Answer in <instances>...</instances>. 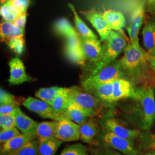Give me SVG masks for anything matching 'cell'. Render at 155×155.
Returning a JSON list of instances; mask_svg holds the SVG:
<instances>
[{"label":"cell","instance_id":"6da1fadb","mask_svg":"<svg viewBox=\"0 0 155 155\" xmlns=\"http://www.w3.org/2000/svg\"><path fill=\"white\" fill-rule=\"evenodd\" d=\"M120 62L123 71L134 86L155 88V72L146 59L145 51L141 46L127 45Z\"/></svg>","mask_w":155,"mask_h":155},{"label":"cell","instance_id":"7a4b0ae2","mask_svg":"<svg viewBox=\"0 0 155 155\" xmlns=\"http://www.w3.org/2000/svg\"><path fill=\"white\" fill-rule=\"evenodd\" d=\"M106 41L104 52L100 61L86 67L88 72H90L89 76L97 74L103 68L115 61L117 56L127 46L124 36L113 30H111Z\"/></svg>","mask_w":155,"mask_h":155},{"label":"cell","instance_id":"3957f363","mask_svg":"<svg viewBox=\"0 0 155 155\" xmlns=\"http://www.w3.org/2000/svg\"><path fill=\"white\" fill-rule=\"evenodd\" d=\"M139 102V124L144 130L150 129L155 121V94L154 88L139 87L136 88Z\"/></svg>","mask_w":155,"mask_h":155},{"label":"cell","instance_id":"277c9868","mask_svg":"<svg viewBox=\"0 0 155 155\" xmlns=\"http://www.w3.org/2000/svg\"><path fill=\"white\" fill-rule=\"evenodd\" d=\"M124 74L120 61H113L97 74L86 78L81 83L82 86L86 90L97 84L113 82L118 78H122Z\"/></svg>","mask_w":155,"mask_h":155},{"label":"cell","instance_id":"5b68a950","mask_svg":"<svg viewBox=\"0 0 155 155\" xmlns=\"http://www.w3.org/2000/svg\"><path fill=\"white\" fill-rule=\"evenodd\" d=\"M101 139L106 147L116 150L124 155H138L133 141L123 139L105 130L101 135Z\"/></svg>","mask_w":155,"mask_h":155},{"label":"cell","instance_id":"8992f818","mask_svg":"<svg viewBox=\"0 0 155 155\" xmlns=\"http://www.w3.org/2000/svg\"><path fill=\"white\" fill-rule=\"evenodd\" d=\"M69 97L70 102L77 104L89 110L98 113L101 106L102 101L93 94H90L77 86L69 88Z\"/></svg>","mask_w":155,"mask_h":155},{"label":"cell","instance_id":"52a82bcc","mask_svg":"<svg viewBox=\"0 0 155 155\" xmlns=\"http://www.w3.org/2000/svg\"><path fill=\"white\" fill-rule=\"evenodd\" d=\"M22 105L29 110L37 113L44 118H50L56 121H61L67 118L65 115L57 113L52 106L45 102V101L32 97H29L24 100L22 102Z\"/></svg>","mask_w":155,"mask_h":155},{"label":"cell","instance_id":"ba28073f","mask_svg":"<svg viewBox=\"0 0 155 155\" xmlns=\"http://www.w3.org/2000/svg\"><path fill=\"white\" fill-rule=\"evenodd\" d=\"M145 16V2L142 1L134 9L129 27H127L130 43L134 46H140L139 35L143 25Z\"/></svg>","mask_w":155,"mask_h":155},{"label":"cell","instance_id":"9c48e42d","mask_svg":"<svg viewBox=\"0 0 155 155\" xmlns=\"http://www.w3.org/2000/svg\"><path fill=\"white\" fill-rule=\"evenodd\" d=\"M100 124L106 130L113 133L121 138L127 139L132 141L139 137L140 134V130L125 127L113 118H104L101 121Z\"/></svg>","mask_w":155,"mask_h":155},{"label":"cell","instance_id":"30bf717a","mask_svg":"<svg viewBox=\"0 0 155 155\" xmlns=\"http://www.w3.org/2000/svg\"><path fill=\"white\" fill-rule=\"evenodd\" d=\"M100 35L102 41H106L111 31L109 26L103 16V13L98 11L95 8H93L89 11H80Z\"/></svg>","mask_w":155,"mask_h":155},{"label":"cell","instance_id":"8fae6325","mask_svg":"<svg viewBox=\"0 0 155 155\" xmlns=\"http://www.w3.org/2000/svg\"><path fill=\"white\" fill-rule=\"evenodd\" d=\"M55 137L67 142L78 141L81 138L80 125L67 118L59 121Z\"/></svg>","mask_w":155,"mask_h":155},{"label":"cell","instance_id":"7c38bea8","mask_svg":"<svg viewBox=\"0 0 155 155\" xmlns=\"http://www.w3.org/2000/svg\"><path fill=\"white\" fill-rule=\"evenodd\" d=\"M136 100V89L133 83L124 78H120L113 81V102L127 98Z\"/></svg>","mask_w":155,"mask_h":155},{"label":"cell","instance_id":"4fadbf2b","mask_svg":"<svg viewBox=\"0 0 155 155\" xmlns=\"http://www.w3.org/2000/svg\"><path fill=\"white\" fill-rule=\"evenodd\" d=\"M83 53L86 59L93 64L99 61L105 50V45H102L98 39H89L80 37Z\"/></svg>","mask_w":155,"mask_h":155},{"label":"cell","instance_id":"5bb4252c","mask_svg":"<svg viewBox=\"0 0 155 155\" xmlns=\"http://www.w3.org/2000/svg\"><path fill=\"white\" fill-rule=\"evenodd\" d=\"M66 53L68 58L79 64H84L86 58L83 53L81 38L78 34L67 38Z\"/></svg>","mask_w":155,"mask_h":155},{"label":"cell","instance_id":"9a60e30c","mask_svg":"<svg viewBox=\"0 0 155 155\" xmlns=\"http://www.w3.org/2000/svg\"><path fill=\"white\" fill-rule=\"evenodd\" d=\"M10 77L8 82L12 84H20L34 79L27 74L22 61L18 58L12 59L9 63Z\"/></svg>","mask_w":155,"mask_h":155},{"label":"cell","instance_id":"2e32d148","mask_svg":"<svg viewBox=\"0 0 155 155\" xmlns=\"http://www.w3.org/2000/svg\"><path fill=\"white\" fill-rule=\"evenodd\" d=\"M145 51L155 55V17L148 18L144 24L141 31Z\"/></svg>","mask_w":155,"mask_h":155},{"label":"cell","instance_id":"e0dca14e","mask_svg":"<svg viewBox=\"0 0 155 155\" xmlns=\"http://www.w3.org/2000/svg\"><path fill=\"white\" fill-rule=\"evenodd\" d=\"M96 115H97V113L95 112L86 109L72 102H70L67 110V118L79 125L83 124L89 120V118Z\"/></svg>","mask_w":155,"mask_h":155},{"label":"cell","instance_id":"ac0fdd59","mask_svg":"<svg viewBox=\"0 0 155 155\" xmlns=\"http://www.w3.org/2000/svg\"><path fill=\"white\" fill-rule=\"evenodd\" d=\"M39 124L24 113L20 108L16 113V127L22 133L36 137Z\"/></svg>","mask_w":155,"mask_h":155},{"label":"cell","instance_id":"d6986e66","mask_svg":"<svg viewBox=\"0 0 155 155\" xmlns=\"http://www.w3.org/2000/svg\"><path fill=\"white\" fill-rule=\"evenodd\" d=\"M37 137L21 133L18 136L4 143L1 148V155H9L21 149L25 144Z\"/></svg>","mask_w":155,"mask_h":155},{"label":"cell","instance_id":"ffe728a7","mask_svg":"<svg viewBox=\"0 0 155 155\" xmlns=\"http://www.w3.org/2000/svg\"><path fill=\"white\" fill-rule=\"evenodd\" d=\"M84 91L93 94L104 102L108 103L113 102V82L97 84Z\"/></svg>","mask_w":155,"mask_h":155},{"label":"cell","instance_id":"44dd1931","mask_svg":"<svg viewBox=\"0 0 155 155\" xmlns=\"http://www.w3.org/2000/svg\"><path fill=\"white\" fill-rule=\"evenodd\" d=\"M24 31L15 26L13 22L5 21L0 25L1 41L6 44L12 39L24 38Z\"/></svg>","mask_w":155,"mask_h":155},{"label":"cell","instance_id":"7402d4cb","mask_svg":"<svg viewBox=\"0 0 155 155\" xmlns=\"http://www.w3.org/2000/svg\"><path fill=\"white\" fill-rule=\"evenodd\" d=\"M103 16L112 30L121 31L126 25V19L121 12L109 9L103 13Z\"/></svg>","mask_w":155,"mask_h":155},{"label":"cell","instance_id":"603a6c76","mask_svg":"<svg viewBox=\"0 0 155 155\" xmlns=\"http://www.w3.org/2000/svg\"><path fill=\"white\" fill-rule=\"evenodd\" d=\"M58 124L59 121H56L39 123L36 131V137L39 140V144L55 137Z\"/></svg>","mask_w":155,"mask_h":155},{"label":"cell","instance_id":"cb8c5ba5","mask_svg":"<svg viewBox=\"0 0 155 155\" xmlns=\"http://www.w3.org/2000/svg\"><path fill=\"white\" fill-rule=\"evenodd\" d=\"M98 133V124L93 120H88L83 124L80 125V139L84 143H91Z\"/></svg>","mask_w":155,"mask_h":155},{"label":"cell","instance_id":"d4e9b609","mask_svg":"<svg viewBox=\"0 0 155 155\" xmlns=\"http://www.w3.org/2000/svg\"><path fill=\"white\" fill-rule=\"evenodd\" d=\"M70 104L69 88L61 87L53 101L52 107L57 113L67 117V110Z\"/></svg>","mask_w":155,"mask_h":155},{"label":"cell","instance_id":"484cf974","mask_svg":"<svg viewBox=\"0 0 155 155\" xmlns=\"http://www.w3.org/2000/svg\"><path fill=\"white\" fill-rule=\"evenodd\" d=\"M63 142L54 137L39 144V155H55Z\"/></svg>","mask_w":155,"mask_h":155},{"label":"cell","instance_id":"4316f807","mask_svg":"<svg viewBox=\"0 0 155 155\" xmlns=\"http://www.w3.org/2000/svg\"><path fill=\"white\" fill-rule=\"evenodd\" d=\"M68 6L70 7V8L71 9V10L74 13L76 27L77 28L78 31L81 35V36H83L86 38H89V39H98L97 36L86 25V24L83 22V20L78 16L77 12L75 11L74 5L72 4H69Z\"/></svg>","mask_w":155,"mask_h":155},{"label":"cell","instance_id":"83f0119b","mask_svg":"<svg viewBox=\"0 0 155 155\" xmlns=\"http://www.w3.org/2000/svg\"><path fill=\"white\" fill-rule=\"evenodd\" d=\"M61 88V87L58 86H54L48 88H41L36 92L35 95L40 100H42L52 106L53 101Z\"/></svg>","mask_w":155,"mask_h":155},{"label":"cell","instance_id":"f1b7e54d","mask_svg":"<svg viewBox=\"0 0 155 155\" xmlns=\"http://www.w3.org/2000/svg\"><path fill=\"white\" fill-rule=\"evenodd\" d=\"M56 32L66 38L77 34V32L66 18H61L56 22L54 26Z\"/></svg>","mask_w":155,"mask_h":155},{"label":"cell","instance_id":"f546056e","mask_svg":"<svg viewBox=\"0 0 155 155\" xmlns=\"http://www.w3.org/2000/svg\"><path fill=\"white\" fill-rule=\"evenodd\" d=\"M0 13L4 21L11 22H13L17 17L21 14L17 8L10 5L7 2L2 4Z\"/></svg>","mask_w":155,"mask_h":155},{"label":"cell","instance_id":"4dcf8cb0","mask_svg":"<svg viewBox=\"0 0 155 155\" xmlns=\"http://www.w3.org/2000/svg\"><path fill=\"white\" fill-rule=\"evenodd\" d=\"M39 141L36 137L25 144L21 149L9 155H39Z\"/></svg>","mask_w":155,"mask_h":155},{"label":"cell","instance_id":"1f68e13d","mask_svg":"<svg viewBox=\"0 0 155 155\" xmlns=\"http://www.w3.org/2000/svg\"><path fill=\"white\" fill-rule=\"evenodd\" d=\"M87 152L86 146L80 143L72 144L66 147L60 155H83Z\"/></svg>","mask_w":155,"mask_h":155},{"label":"cell","instance_id":"d6a6232c","mask_svg":"<svg viewBox=\"0 0 155 155\" xmlns=\"http://www.w3.org/2000/svg\"><path fill=\"white\" fill-rule=\"evenodd\" d=\"M20 131L16 127H12L8 129H1L0 132V141L4 144L6 142L13 139L14 137L21 134Z\"/></svg>","mask_w":155,"mask_h":155},{"label":"cell","instance_id":"836d02e7","mask_svg":"<svg viewBox=\"0 0 155 155\" xmlns=\"http://www.w3.org/2000/svg\"><path fill=\"white\" fill-rule=\"evenodd\" d=\"M0 127L1 129H8L16 127V114H0Z\"/></svg>","mask_w":155,"mask_h":155},{"label":"cell","instance_id":"e575fe53","mask_svg":"<svg viewBox=\"0 0 155 155\" xmlns=\"http://www.w3.org/2000/svg\"><path fill=\"white\" fill-rule=\"evenodd\" d=\"M7 45L17 54L21 55L24 50L25 41L24 38H15L11 40Z\"/></svg>","mask_w":155,"mask_h":155},{"label":"cell","instance_id":"d590c367","mask_svg":"<svg viewBox=\"0 0 155 155\" xmlns=\"http://www.w3.org/2000/svg\"><path fill=\"white\" fill-rule=\"evenodd\" d=\"M90 155H124L116 150L105 147L102 148H92L90 150Z\"/></svg>","mask_w":155,"mask_h":155},{"label":"cell","instance_id":"8d00e7d4","mask_svg":"<svg viewBox=\"0 0 155 155\" xmlns=\"http://www.w3.org/2000/svg\"><path fill=\"white\" fill-rule=\"evenodd\" d=\"M6 2L15 7L22 13L27 12L30 0H8Z\"/></svg>","mask_w":155,"mask_h":155},{"label":"cell","instance_id":"74e56055","mask_svg":"<svg viewBox=\"0 0 155 155\" xmlns=\"http://www.w3.org/2000/svg\"><path fill=\"white\" fill-rule=\"evenodd\" d=\"M16 104L15 97L11 94L6 92L4 89L1 88L0 91V104Z\"/></svg>","mask_w":155,"mask_h":155},{"label":"cell","instance_id":"f35d334b","mask_svg":"<svg viewBox=\"0 0 155 155\" xmlns=\"http://www.w3.org/2000/svg\"><path fill=\"white\" fill-rule=\"evenodd\" d=\"M19 108L17 104L1 105L0 106V114L4 115L16 114Z\"/></svg>","mask_w":155,"mask_h":155},{"label":"cell","instance_id":"ab89813d","mask_svg":"<svg viewBox=\"0 0 155 155\" xmlns=\"http://www.w3.org/2000/svg\"><path fill=\"white\" fill-rule=\"evenodd\" d=\"M26 20H27V12L22 13L21 15H20L15 20V21L12 22L15 26H16L17 27L24 31Z\"/></svg>","mask_w":155,"mask_h":155},{"label":"cell","instance_id":"60d3db41","mask_svg":"<svg viewBox=\"0 0 155 155\" xmlns=\"http://www.w3.org/2000/svg\"><path fill=\"white\" fill-rule=\"evenodd\" d=\"M145 57L150 68L155 74V55H150L145 51Z\"/></svg>","mask_w":155,"mask_h":155},{"label":"cell","instance_id":"b9f144b4","mask_svg":"<svg viewBox=\"0 0 155 155\" xmlns=\"http://www.w3.org/2000/svg\"><path fill=\"white\" fill-rule=\"evenodd\" d=\"M150 142H149V147L155 152V134L150 136Z\"/></svg>","mask_w":155,"mask_h":155},{"label":"cell","instance_id":"7bdbcfd3","mask_svg":"<svg viewBox=\"0 0 155 155\" xmlns=\"http://www.w3.org/2000/svg\"><path fill=\"white\" fill-rule=\"evenodd\" d=\"M148 9L150 13L155 15V0H153L148 4Z\"/></svg>","mask_w":155,"mask_h":155},{"label":"cell","instance_id":"ee69618b","mask_svg":"<svg viewBox=\"0 0 155 155\" xmlns=\"http://www.w3.org/2000/svg\"><path fill=\"white\" fill-rule=\"evenodd\" d=\"M145 155H155V152H150L147 153Z\"/></svg>","mask_w":155,"mask_h":155},{"label":"cell","instance_id":"f6af8a7d","mask_svg":"<svg viewBox=\"0 0 155 155\" xmlns=\"http://www.w3.org/2000/svg\"><path fill=\"white\" fill-rule=\"evenodd\" d=\"M6 1H8V0H0V1H1V4H4Z\"/></svg>","mask_w":155,"mask_h":155},{"label":"cell","instance_id":"bcb514c9","mask_svg":"<svg viewBox=\"0 0 155 155\" xmlns=\"http://www.w3.org/2000/svg\"><path fill=\"white\" fill-rule=\"evenodd\" d=\"M88 155V153H87V152H86V153H84V155Z\"/></svg>","mask_w":155,"mask_h":155},{"label":"cell","instance_id":"7dc6e473","mask_svg":"<svg viewBox=\"0 0 155 155\" xmlns=\"http://www.w3.org/2000/svg\"></svg>","mask_w":155,"mask_h":155}]
</instances>
